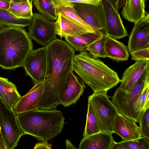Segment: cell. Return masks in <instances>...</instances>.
I'll return each mask as SVG.
<instances>
[{"label":"cell","mask_w":149,"mask_h":149,"mask_svg":"<svg viewBox=\"0 0 149 149\" xmlns=\"http://www.w3.org/2000/svg\"><path fill=\"white\" fill-rule=\"evenodd\" d=\"M46 47V72L39 109H55L60 104L62 89L73 71L75 50L66 41L57 38Z\"/></svg>","instance_id":"6da1fadb"},{"label":"cell","mask_w":149,"mask_h":149,"mask_svg":"<svg viewBox=\"0 0 149 149\" xmlns=\"http://www.w3.org/2000/svg\"><path fill=\"white\" fill-rule=\"evenodd\" d=\"M72 70L93 93L107 92L121 81L116 72L87 51L75 55Z\"/></svg>","instance_id":"7a4b0ae2"},{"label":"cell","mask_w":149,"mask_h":149,"mask_svg":"<svg viewBox=\"0 0 149 149\" xmlns=\"http://www.w3.org/2000/svg\"><path fill=\"white\" fill-rule=\"evenodd\" d=\"M16 117L25 134L38 141H48L58 135L65 123L62 113L56 109H38L20 113Z\"/></svg>","instance_id":"3957f363"},{"label":"cell","mask_w":149,"mask_h":149,"mask_svg":"<svg viewBox=\"0 0 149 149\" xmlns=\"http://www.w3.org/2000/svg\"><path fill=\"white\" fill-rule=\"evenodd\" d=\"M33 48L24 27H7L0 31V66L10 70L22 67Z\"/></svg>","instance_id":"277c9868"},{"label":"cell","mask_w":149,"mask_h":149,"mask_svg":"<svg viewBox=\"0 0 149 149\" xmlns=\"http://www.w3.org/2000/svg\"><path fill=\"white\" fill-rule=\"evenodd\" d=\"M88 103L93 110L100 131L114 133V121L119 112L107 92L93 93L88 97Z\"/></svg>","instance_id":"5b68a950"},{"label":"cell","mask_w":149,"mask_h":149,"mask_svg":"<svg viewBox=\"0 0 149 149\" xmlns=\"http://www.w3.org/2000/svg\"><path fill=\"white\" fill-rule=\"evenodd\" d=\"M149 86V65L146 67L130 91L126 93L118 87L110 97L118 112L133 120V107L146 87Z\"/></svg>","instance_id":"8992f818"},{"label":"cell","mask_w":149,"mask_h":149,"mask_svg":"<svg viewBox=\"0 0 149 149\" xmlns=\"http://www.w3.org/2000/svg\"><path fill=\"white\" fill-rule=\"evenodd\" d=\"M0 128L7 149H13L25 133L20 127L12 108L0 98Z\"/></svg>","instance_id":"52a82bcc"},{"label":"cell","mask_w":149,"mask_h":149,"mask_svg":"<svg viewBox=\"0 0 149 149\" xmlns=\"http://www.w3.org/2000/svg\"><path fill=\"white\" fill-rule=\"evenodd\" d=\"M66 5L72 6L78 15L95 32L108 36L105 15L101 0L96 4L72 3Z\"/></svg>","instance_id":"ba28073f"},{"label":"cell","mask_w":149,"mask_h":149,"mask_svg":"<svg viewBox=\"0 0 149 149\" xmlns=\"http://www.w3.org/2000/svg\"><path fill=\"white\" fill-rule=\"evenodd\" d=\"M54 22L34 12L28 28L29 37L43 47L47 46L57 38Z\"/></svg>","instance_id":"9c48e42d"},{"label":"cell","mask_w":149,"mask_h":149,"mask_svg":"<svg viewBox=\"0 0 149 149\" xmlns=\"http://www.w3.org/2000/svg\"><path fill=\"white\" fill-rule=\"evenodd\" d=\"M104 10L108 36L120 39L128 36L118 12L122 0H101Z\"/></svg>","instance_id":"30bf717a"},{"label":"cell","mask_w":149,"mask_h":149,"mask_svg":"<svg viewBox=\"0 0 149 149\" xmlns=\"http://www.w3.org/2000/svg\"><path fill=\"white\" fill-rule=\"evenodd\" d=\"M46 46L33 50L25 60L22 67L26 74L32 79L34 84L43 82L47 69Z\"/></svg>","instance_id":"8fae6325"},{"label":"cell","mask_w":149,"mask_h":149,"mask_svg":"<svg viewBox=\"0 0 149 149\" xmlns=\"http://www.w3.org/2000/svg\"><path fill=\"white\" fill-rule=\"evenodd\" d=\"M129 37V52L149 48V14L134 23Z\"/></svg>","instance_id":"7c38bea8"},{"label":"cell","mask_w":149,"mask_h":149,"mask_svg":"<svg viewBox=\"0 0 149 149\" xmlns=\"http://www.w3.org/2000/svg\"><path fill=\"white\" fill-rule=\"evenodd\" d=\"M86 87L84 82L72 71L62 89L60 104L67 107L75 103L83 94Z\"/></svg>","instance_id":"4fadbf2b"},{"label":"cell","mask_w":149,"mask_h":149,"mask_svg":"<svg viewBox=\"0 0 149 149\" xmlns=\"http://www.w3.org/2000/svg\"><path fill=\"white\" fill-rule=\"evenodd\" d=\"M43 86V82L36 84L26 95L21 96L12 108L15 114L39 109Z\"/></svg>","instance_id":"5bb4252c"},{"label":"cell","mask_w":149,"mask_h":149,"mask_svg":"<svg viewBox=\"0 0 149 149\" xmlns=\"http://www.w3.org/2000/svg\"><path fill=\"white\" fill-rule=\"evenodd\" d=\"M113 131L120 136L122 141H127L142 137L140 128L136 122L132 119L118 113L116 117Z\"/></svg>","instance_id":"9a60e30c"},{"label":"cell","mask_w":149,"mask_h":149,"mask_svg":"<svg viewBox=\"0 0 149 149\" xmlns=\"http://www.w3.org/2000/svg\"><path fill=\"white\" fill-rule=\"evenodd\" d=\"M57 14V19L54 22L55 33L61 38L91 33L60 13Z\"/></svg>","instance_id":"2e32d148"},{"label":"cell","mask_w":149,"mask_h":149,"mask_svg":"<svg viewBox=\"0 0 149 149\" xmlns=\"http://www.w3.org/2000/svg\"><path fill=\"white\" fill-rule=\"evenodd\" d=\"M112 133L100 132L83 138L79 149H112L114 141Z\"/></svg>","instance_id":"e0dca14e"},{"label":"cell","mask_w":149,"mask_h":149,"mask_svg":"<svg viewBox=\"0 0 149 149\" xmlns=\"http://www.w3.org/2000/svg\"><path fill=\"white\" fill-rule=\"evenodd\" d=\"M148 65V60L136 61L124 71L119 87L126 93H129Z\"/></svg>","instance_id":"ac0fdd59"},{"label":"cell","mask_w":149,"mask_h":149,"mask_svg":"<svg viewBox=\"0 0 149 149\" xmlns=\"http://www.w3.org/2000/svg\"><path fill=\"white\" fill-rule=\"evenodd\" d=\"M104 48L107 57L113 61H125L129 57V52L127 46L108 36L106 37Z\"/></svg>","instance_id":"d6986e66"},{"label":"cell","mask_w":149,"mask_h":149,"mask_svg":"<svg viewBox=\"0 0 149 149\" xmlns=\"http://www.w3.org/2000/svg\"><path fill=\"white\" fill-rule=\"evenodd\" d=\"M145 0H124L121 12L124 18L134 23L143 18L145 11Z\"/></svg>","instance_id":"ffe728a7"},{"label":"cell","mask_w":149,"mask_h":149,"mask_svg":"<svg viewBox=\"0 0 149 149\" xmlns=\"http://www.w3.org/2000/svg\"><path fill=\"white\" fill-rule=\"evenodd\" d=\"M102 36L97 33H88L80 35L65 37L67 42L75 51L86 52L89 46Z\"/></svg>","instance_id":"44dd1931"},{"label":"cell","mask_w":149,"mask_h":149,"mask_svg":"<svg viewBox=\"0 0 149 149\" xmlns=\"http://www.w3.org/2000/svg\"><path fill=\"white\" fill-rule=\"evenodd\" d=\"M21 96L16 85L7 78L0 77V98L13 108Z\"/></svg>","instance_id":"7402d4cb"},{"label":"cell","mask_w":149,"mask_h":149,"mask_svg":"<svg viewBox=\"0 0 149 149\" xmlns=\"http://www.w3.org/2000/svg\"><path fill=\"white\" fill-rule=\"evenodd\" d=\"M32 18L18 17L6 10L0 9V24L6 27L29 26Z\"/></svg>","instance_id":"603a6c76"},{"label":"cell","mask_w":149,"mask_h":149,"mask_svg":"<svg viewBox=\"0 0 149 149\" xmlns=\"http://www.w3.org/2000/svg\"><path fill=\"white\" fill-rule=\"evenodd\" d=\"M38 11L46 18L54 21L57 19L56 7L54 0H33Z\"/></svg>","instance_id":"cb8c5ba5"},{"label":"cell","mask_w":149,"mask_h":149,"mask_svg":"<svg viewBox=\"0 0 149 149\" xmlns=\"http://www.w3.org/2000/svg\"><path fill=\"white\" fill-rule=\"evenodd\" d=\"M56 11L57 14L60 13L62 15L84 27L91 32H95L92 27L78 15L72 6L68 5L58 6L56 7Z\"/></svg>","instance_id":"d4e9b609"},{"label":"cell","mask_w":149,"mask_h":149,"mask_svg":"<svg viewBox=\"0 0 149 149\" xmlns=\"http://www.w3.org/2000/svg\"><path fill=\"white\" fill-rule=\"evenodd\" d=\"M96 118L90 104L88 103L86 124L83 133L84 138L100 132Z\"/></svg>","instance_id":"484cf974"},{"label":"cell","mask_w":149,"mask_h":149,"mask_svg":"<svg viewBox=\"0 0 149 149\" xmlns=\"http://www.w3.org/2000/svg\"><path fill=\"white\" fill-rule=\"evenodd\" d=\"M106 36H102L88 47L87 51L94 58L107 57L104 48L105 41Z\"/></svg>","instance_id":"4316f807"},{"label":"cell","mask_w":149,"mask_h":149,"mask_svg":"<svg viewBox=\"0 0 149 149\" xmlns=\"http://www.w3.org/2000/svg\"><path fill=\"white\" fill-rule=\"evenodd\" d=\"M149 91V86L145 89L142 94L134 104L133 107V119L136 123H139L143 109L147 93Z\"/></svg>","instance_id":"83f0119b"},{"label":"cell","mask_w":149,"mask_h":149,"mask_svg":"<svg viewBox=\"0 0 149 149\" xmlns=\"http://www.w3.org/2000/svg\"><path fill=\"white\" fill-rule=\"evenodd\" d=\"M119 143L123 149H149V140L144 137Z\"/></svg>","instance_id":"f1b7e54d"},{"label":"cell","mask_w":149,"mask_h":149,"mask_svg":"<svg viewBox=\"0 0 149 149\" xmlns=\"http://www.w3.org/2000/svg\"><path fill=\"white\" fill-rule=\"evenodd\" d=\"M149 108L143 111L142 113L139 123L142 137L146 138L148 140H149Z\"/></svg>","instance_id":"f546056e"},{"label":"cell","mask_w":149,"mask_h":149,"mask_svg":"<svg viewBox=\"0 0 149 149\" xmlns=\"http://www.w3.org/2000/svg\"><path fill=\"white\" fill-rule=\"evenodd\" d=\"M131 60L136 61H149V48L142 49L130 53Z\"/></svg>","instance_id":"4dcf8cb0"},{"label":"cell","mask_w":149,"mask_h":149,"mask_svg":"<svg viewBox=\"0 0 149 149\" xmlns=\"http://www.w3.org/2000/svg\"><path fill=\"white\" fill-rule=\"evenodd\" d=\"M55 4L57 6H65L72 3H77L88 4H96L100 0H54Z\"/></svg>","instance_id":"1f68e13d"},{"label":"cell","mask_w":149,"mask_h":149,"mask_svg":"<svg viewBox=\"0 0 149 149\" xmlns=\"http://www.w3.org/2000/svg\"><path fill=\"white\" fill-rule=\"evenodd\" d=\"M32 5L28 3H22L20 18H32L33 13L32 10Z\"/></svg>","instance_id":"d6a6232c"},{"label":"cell","mask_w":149,"mask_h":149,"mask_svg":"<svg viewBox=\"0 0 149 149\" xmlns=\"http://www.w3.org/2000/svg\"><path fill=\"white\" fill-rule=\"evenodd\" d=\"M23 3H19L11 1L7 10L16 17L20 18V15Z\"/></svg>","instance_id":"836d02e7"},{"label":"cell","mask_w":149,"mask_h":149,"mask_svg":"<svg viewBox=\"0 0 149 149\" xmlns=\"http://www.w3.org/2000/svg\"><path fill=\"white\" fill-rule=\"evenodd\" d=\"M47 141H43L36 144L33 149H51L52 144H49L47 142Z\"/></svg>","instance_id":"e575fe53"},{"label":"cell","mask_w":149,"mask_h":149,"mask_svg":"<svg viewBox=\"0 0 149 149\" xmlns=\"http://www.w3.org/2000/svg\"><path fill=\"white\" fill-rule=\"evenodd\" d=\"M149 108V91L147 94L144 105L143 109V111Z\"/></svg>","instance_id":"d590c367"},{"label":"cell","mask_w":149,"mask_h":149,"mask_svg":"<svg viewBox=\"0 0 149 149\" xmlns=\"http://www.w3.org/2000/svg\"><path fill=\"white\" fill-rule=\"evenodd\" d=\"M10 6V3L0 0V9L8 10Z\"/></svg>","instance_id":"8d00e7d4"},{"label":"cell","mask_w":149,"mask_h":149,"mask_svg":"<svg viewBox=\"0 0 149 149\" xmlns=\"http://www.w3.org/2000/svg\"><path fill=\"white\" fill-rule=\"evenodd\" d=\"M65 143L67 149H78L69 140L66 139Z\"/></svg>","instance_id":"74e56055"},{"label":"cell","mask_w":149,"mask_h":149,"mask_svg":"<svg viewBox=\"0 0 149 149\" xmlns=\"http://www.w3.org/2000/svg\"><path fill=\"white\" fill-rule=\"evenodd\" d=\"M33 0H11V1L19 3H24L27 2L32 5Z\"/></svg>","instance_id":"f35d334b"},{"label":"cell","mask_w":149,"mask_h":149,"mask_svg":"<svg viewBox=\"0 0 149 149\" xmlns=\"http://www.w3.org/2000/svg\"><path fill=\"white\" fill-rule=\"evenodd\" d=\"M0 149H7L6 147L2 138L0 137Z\"/></svg>","instance_id":"ab89813d"},{"label":"cell","mask_w":149,"mask_h":149,"mask_svg":"<svg viewBox=\"0 0 149 149\" xmlns=\"http://www.w3.org/2000/svg\"><path fill=\"white\" fill-rule=\"evenodd\" d=\"M7 27L6 26L2 25L1 24H0V31H1L3 29H6Z\"/></svg>","instance_id":"60d3db41"},{"label":"cell","mask_w":149,"mask_h":149,"mask_svg":"<svg viewBox=\"0 0 149 149\" xmlns=\"http://www.w3.org/2000/svg\"><path fill=\"white\" fill-rule=\"evenodd\" d=\"M1 1H5L8 3H10L11 1V0H0Z\"/></svg>","instance_id":"b9f144b4"},{"label":"cell","mask_w":149,"mask_h":149,"mask_svg":"<svg viewBox=\"0 0 149 149\" xmlns=\"http://www.w3.org/2000/svg\"><path fill=\"white\" fill-rule=\"evenodd\" d=\"M0 137L3 139L2 136L1 134V130H0Z\"/></svg>","instance_id":"7bdbcfd3"}]
</instances>
